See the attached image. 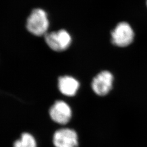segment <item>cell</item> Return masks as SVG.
Segmentation results:
<instances>
[{"label": "cell", "mask_w": 147, "mask_h": 147, "mask_svg": "<svg viewBox=\"0 0 147 147\" xmlns=\"http://www.w3.org/2000/svg\"><path fill=\"white\" fill-rule=\"evenodd\" d=\"M26 26L28 31L34 36H45L50 26L47 12L39 8L33 9L27 19Z\"/></svg>", "instance_id": "cell-1"}, {"label": "cell", "mask_w": 147, "mask_h": 147, "mask_svg": "<svg viewBox=\"0 0 147 147\" xmlns=\"http://www.w3.org/2000/svg\"><path fill=\"white\" fill-rule=\"evenodd\" d=\"M111 42L118 47H125L131 44L135 37L131 25L125 21L118 23L111 32Z\"/></svg>", "instance_id": "cell-2"}, {"label": "cell", "mask_w": 147, "mask_h": 147, "mask_svg": "<svg viewBox=\"0 0 147 147\" xmlns=\"http://www.w3.org/2000/svg\"><path fill=\"white\" fill-rule=\"evenodd\" d=\"M44 36L45 42L49 47L57 52L66 50L70 46L72 42L71 35L64 29L57 31L47 32Z\"/></svg>", "instance_id": "cell-3"}, {"label": "cell", "mask_w": 147, "mask_h": 147, "mask_svg": "<svg viewBox=\"0 0 147 147\" xmlns=\"http://www.w3.org/2000/svg\"><path fill=\"white\" fill-rule=\"evenodd\" d=\"M53 143L55 147H78V136L75 130L63 128L57 130L53 136Z\"/></svg>", "instance_id": "cell-4"}, {"label": "cell", "mask_w": 147, "mask_h": 147, "mask_svg": "<svg viewBox=\"0 0 147 147\" xmlns=\"http://www.w3.org/2000/svg\"><path fill=\"white\" fill-rule=\"evenodd\" d=\"M113 75L108 71H103L95 77L92 84V89L96 94L104 96L107 94L112 88Z\"/></svg>", "instance_id": "cell-5"}, {"label": "cell", "mask_w": 147, "mask_h": 147, "mask_svg": "<svg viewBox=\"0 0 147 147\" xmlns=\"http://www.w3.org/2000/svg\"><path fill=\"white\" fill-rule=\"evenodd\" d=\"M49 113L53 121L61 125L66 124L71 119L72 111L67 103L63 101H57L51 106Z\"/></svg>", "instance_id": "cell-6"}, {"label": "cell", "mask_w": 147, "mask_h": 147, "mask_svg": "<svg viewBox=\"0 0 147 147\" xmlns=\"http://www.w3.org/2000/svg\"><path fill=\"white\" fill-rule=\"evenodd\" d=\"M58 88L62 94L73 96L76 94L80 87L79 81L71 76H64L58 79Z\"/></svg>", "instance_id": "cell-7"}, {"label": "cell", "mask_w": 147, "mask_h": 147, "mask_svg": "<svg viewBox=\"0 0 147 147\" xmlns=\"http://www.w3.org/2000/svg\"><path fill=\"white\" fill-rule=\"evenodd\" d=\"M37 142L35 138L28 132L21 134L20 138L16 141L13 147H37Z\"/></svg>", "instance_id": "cell-8"}, {"label": "cell", "mask_w": 147, "mask_h": 147, "mask_svg": "<svg viewBox=\"0 0 147 147\" xmlns=\"http://www.w3.org/2000/svg\"><path fill=\"white\" fill-rule=\"evenodd\" d=\"M146 5H147V0H146Z\"/></svg>", "instance_id": "cell-9"}]
</instances>
